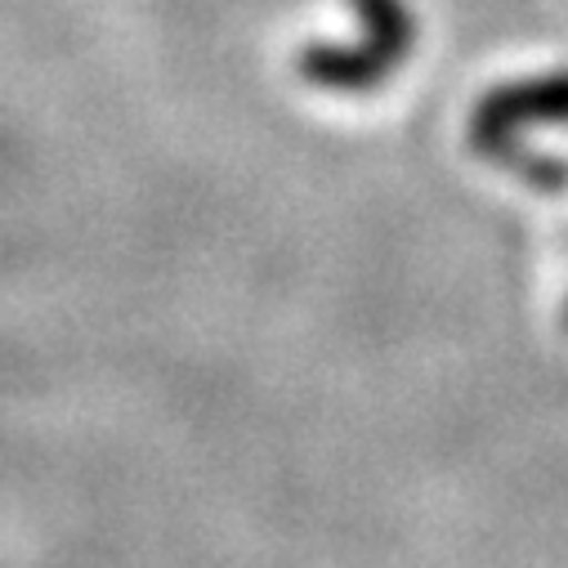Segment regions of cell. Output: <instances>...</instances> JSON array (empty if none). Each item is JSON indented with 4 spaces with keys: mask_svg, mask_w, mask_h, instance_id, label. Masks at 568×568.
Masks as SVG:
<instances>
[{
    "mask_svg": "<svg viewBox=\"0 0 568 568\" xmlns=\"http://www.w3.org/2000/svg\"><path fill=\"white\" fill-rule=\"evenodd\" d=\"M470 144H475L479 158L497 162L501 171L519 175L524 184H532V189H541V193H559V189H568V162L528 149L519 134H470Z\"/></svg>",
    "mask_w": 568,
    "mask_h": 568,
    "instance_id": "obj_3",
    "label": "cell"
},
{
    "mask_svg": "<svg viewBox=\"0 0 568 568\" xmlns=\"http://www.w3.org/2000/svg\"><path fill=\"white\" fill-rule=\"evenodd\" d=\"M296 72H301V81H310L318 90L367 94V90L385 85L389 72H398V63L385 50H376L372 41H310L296 54Z\"/></svg>",
    "mask_w": 568,
    "mask_h": 568,
    "instance_id": "obj_2",
    "label": "cell"
},
{
    "mask_svg": "<svg viewBox=\"0 0 568 568\" xmlns=\"http://www.w3.org/2000/svg\"><path fill=\"white\" fill-rule=\"evenodd\" d=\"M524 125H568V72L493 85L470 116V134H519Z\"/></svg>",
    "mask_w": 568,
    "mask_h": 568,
    "instance_id": "obj_1",
    "label": "cell"
},
{
    "mask_svg": "<svg viewBox=\"0 0 568 568\" xmlns=\"http://www.w3.org/2000/svg\"><path fill=\"white\" fill-rule=\"evenodd\" d=\"M349 10L363 23V41L385 50L394 63H403L416 50V14L407 0H349Z\"/></svg>",
    "mask_w": 568,
    "mask_h": 568,
    "instance_id": "obj_4",
    "label": "cell"
},
{
    "mask_svg": "<svg viewBox=\"0 0 568 568\" xmlns=\"http://www.w3.org/2000/svg\"><path fill=\"white\" fill-rule=\"evenodd\" d=\"M564 323H568V305H564Z\"/></svg>",
    "mask_w": 568,
    "mask_h": 568,
    "instance_id": "obj_5",
    "label": "cell"
}]
</instances>
